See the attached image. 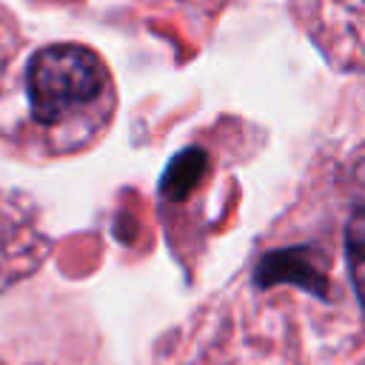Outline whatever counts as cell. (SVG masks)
I'll use <instances>...</instances> for the list:
<instances>
[{
	"instance_id": "4",
	"label": "cell",
	"mask_w": 365,
	"mask_h": 365,
	"mask_svg": "<svg viewBox=\"0 0 365 365\" xmlns=\"http://www.w3.org/2000/svg\"><path fill=\"white\" fill-rule=\"evenodd\" d=\"M205 168H208V154L202 148L191 145V148L180 151L168 163V168H165V174L160 180V197L165 202H182L200 185Z\"/></svg>"
},
{
	"instance_id": "6",
	"label": "cell",
	"mask_w": 365,
	"mask_h": 365,
	"mask_svg": "<svg viewBox=\"0 0 365 365\" xmlns=\"http://www.w3.org/2000/svg\"><path fill=\"white\" fill-rule=\"evenodd\" d=\"M20 48H23L20 26H17L14 14L0 6V80H3V74L9 71L11 60L20 54Z\"/></svg>"
},
{
	"instance_id": "3",
	"label": "cell",
	"mask_w": 365,
	"mask_h": 365,
	"mask_svg": "<svg viewBox=\"0 0 365 365\" xmlns=\"http://www.w3.org/2000/svg\"><path fill=\"white\" fill-rule=\"evenodd\" d=\"M274 285H294L317 299H331L325 254L317 245H294L262 254L254 265V288L265 291Z\"/></svg>"
},
{
	"instance_id": "2",
	"label": "cell",
	"mask_w": 365,
	"mask_h": 365,
	"mask_svg": "<svg viewBox=\"0 0 365 365\" xmlns=\"http://www.w3.org/2000/svg\"><path fill=\"white\" fill-rule=\"evenodd\" d=\"M46 254L34 208L23 194L0 191V288L29 274Z\"/></svg>"
},
{
	"instance_id": "1",
	"label": "cell",
	"mask_w": 365,
	"mask_h": 365,
	"mask_svg": "<svg viewBox=\"0 0 365 365\" xmlns=\"http://www.w3.org/2000/svg\"><path fill=\"white\" fill-rule=\"evenodd\" d=\"M111 103V77L83 43H48L14 57L0 80V140L20 157H60L91 137Z\"/></svg>"
},
{
	"instance_id": "5",
	"label": "cell",
	"mask_w": 365,
	"mask_h": 365,
	"mask_svg": "<svg viewBox=\"0 0 365 365\" xmlns=\"http://www.w3.org/2000/svg\"><path fill=\"white\" fill-rule=\"evenodd\" d=\"M345 259L354 294L365 314V208H356L345 225Z\"/></svg>"
}]
</instances>
